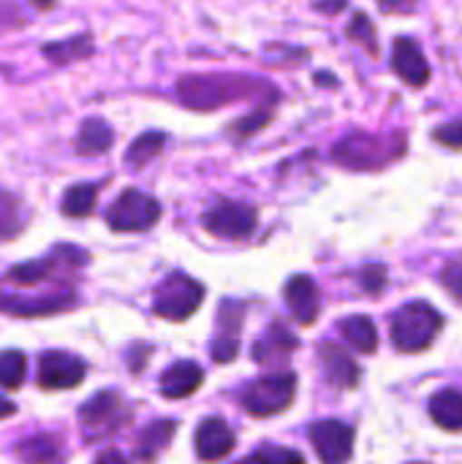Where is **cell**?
Segmentation results:
<instances>
[{"mask_svg":"<svg viewBox=\"0 0 462 464\" xmlns=\"http://www.w3.org/2000/svg\"><path fill=\"white\" fill-rule=\"evenodd\" d=\"M261 87H270V84H261L251 76H229V73H202L199 76L196 73V76H182L177 82V98L188 109L212 111L218 106L248 98Z\"/></svg>","mask_w":462,"mask_h":464,"instance_id":"obj_1","label":"cell"},{"mask_svg":"<svg viewBox=\"0 0 462 464\" xmlns=\"http://www.w3.org/2000/svg\"><path fill=\"white\" fill-rule=\"evenodd\" d=\"M444 326L441 313L428 302H408L392 315V343L403 353H419L433 345Z\"/></svg>","mask_w":462,"mask_h":464,"instance_id":"obj_2","label":"cell"},{"mask_svg":"<svg viewBox=\"0 0 462 464\" xmlns=\"http://www.w3.org/2000/svg\"><path fill=\"white\" fill-rule=\"evenodd\" d=\"M161 220V204L136 190V188H128L123 190L114 204L106 209V223L112 231H120V234H139V231H150L155 223Z\"/></svg>","mask_w":462,"mask_h":464,"instance_id":"obj_3","label":"cell"},{"mask_svg":"<svg viewBox=\"0 0 462 464\" xmlns=\"http://www.w3.org/2000/svg\"><path fill=\"white\" fill-rule=\"evenodd\" d=\"M202 302H204V285L182 272H174L158 285L152 310L166 321H188L202 307Z\"/></svg>","mask_w":462,"mask_h":464,"instance_id":"obj_4","label":"cell"},{"mask_svg":"<svg viewBox=\"0 0 462 464\" xmlns=\"http://www.w3.org/2000/svg\"><path fill=\"white\" fill-rule=\"evenodd\" d=\"M297 392V375L294 372H278V375H264L256 378L245 392H242V405L251 416L267 419L283 413Z\"/></svg>","mask_w":462,"mask_h":464,"instance_id":"obj_5","label":"cell"},{"mask_svg":"<svg viewBox=\"0 0 462 464\" xmlns=\"http://www.w3.org/2000/svg\"><path fill=\"white\" fill-rule=\"evenodd\" d=\"M395 155V141H384L370 133H351L332 147V160L346 169H378Z\"/></svg>","mask_w":462,"mask_h":464,"instance_id":"obj_6","label":"cell"},{"mask_svg":"<svg viewBox=\"0 0 462 464\" xmlns=\"http://www.w3.org/2000/svg\"><path fill=\"white\" fill-rule=\"evenodd\" d=\"M87 264V253L79 250V247H71V245H63V247H54L46 258L41 261H27V264H19L14 269H8V280L16 283V285H41L52 277H57L60 272H74L79 266Z\"/></svg>","mask_w":462,"mask_h":464,"instance_id":"obj_7","label":"cell"},{"mask_svg":"<svg viewBox=\"0 0 462 464\" xmlns=\"http://www.w3.org/2000/svg\"><path fill=\"white\" fill-rule=\"evenodd\" d=\"M128 408L125 402L114 394V392H101L93 400H87L79 411L82 427L87 440H98V438H109L114 430L123 427V421H128Z\"/></svg>","mask_w":462,"mask_h":464,"instance_id":"obj_8","label":"cell"},{"mask_svg":"<svg viewBox=\"0 0 462 464\" xmlns=\"http://www.w3.org/2000/svg\"><path fill=\"white\" fill-rule=\"evenodd\" d=\"M202 223L210 234L221 239H245L256 228V209L251 204L221 198L204 212Z\"/></svg>","mask_w":462,"mask_h":464,"instance_id":"obj_9","label":"cell"},{"mask_svg":"<svg viewBox=\"0 0 462 464\" xmlns=\"http://www.w3.org/2000/svg\"><path fill=\"white\" fill-rule=\"evenodd\" d=\"M354 427L343 421H319L310 427V440L321 464H349L354 457Z\"/></svg>","mask_w":462,"mask_h":464,"instance_id":"obj_10","label":"cell"},{"mask_svg":"<svg viewBox=\"0 0 462 464\" xmlns=\"http://www.w3.org/2000/svg\"><path fill=\"white\" fill-rule=\"evenodd\" d=\"M84 381L82 359L65 351H46L38 362V383L44 389H76Z\"/></svg>","mask_w":462,"mask_h":464,"instance_id":"obj_11","label":"cell"},{"mask_svg":"<svg viewBox=\"0 0 462 464\" xmlns=\"http://www.w3.org/2000/svg\"><path fill=\"white\" fill-rule=\"evenodd\" d=\"M319 364H321V370H324V375H327V381L332 386H338V389H357L359 386L362 370L343 348H338L332 343H324L319 348Z\"/></svg>","mask_w":462,"mask_h":464,"instance_id":"obj_12","label":"cell"},{"mask_svg":"<svg viewBox=\"0 0 462 464\" xmlns=\"http://www.w3.org/2000/svg\"><path fill=\"white\" fill-rule=\"evenodd\" d=\"M234 449V432L221 419H207L196 432V457L202 462H221Z\"/></svg>","mask_w":462,"mask_h":464,"instance_id":"obj_13","label":"cell"},{"mask_svg":"<svg viewBox=\"0 0 462 464\" xmlns=\"http://www.w3.org/2000/svg\"><path fill=\"white\" fill-rule=\"evenodd\" d=\"M392 65L400 73V79H406L414 87H425L430 79V65L425 52L419 49L417 41L411 38H398L395 49H392Z\"/></svg>","mask_w":462,"mask_h":464,"instance_id":"obj_14","label":"cell"},{"mask_svg":"<svg viewBox=\"0 0 462 464\" xmlns=\"http://www.w3.org/2000/svg\"><path fill=\"white\" fill-rule=\"evenodd\" d=\"M286 302H289V310L297 318V324H302V326L316 324L321 304H319V288H316L313 277H308V275L291 277L286 285Z\"/></svg>","mask_w":462,"mask_h":464,"instance_id":"obj_15","label":"cell"},{"mask_svg":"<svg viewBox=\"0 0 462 464\" xmlns=\"http://www.w3.org/2000/svg\"><path fill=\"white\" fill-rule=\"evenodd\" d=\"M204 381V372L193 362H177L161 375V394L169 400H182L191 397Z\"/></svg>","mask_w":462,"mask_h":464,"instance_id":"obj_16","label":"cell"},{"mask_svg":"<svg viewBox=\"0 0 462 464\" xmlns=\"http://www.w3.org/2000/svg\"><path fill=\"white\" fill-rule=\"evenodd\" d=\"M112 144H114V130L106 120L90 117L79 125V136H76L79 155H103Z\"/></svg>","mask_w":462,"mask_h":464,"instance_id":"obj_17","label":"cell"},{"mask_svg":"<svg viewBox=\"0 0 462 464\" xmlns=\"http://www.w3.org/2000/svg\"><path fill=\"white\" fill-rule=\"evenodd\" d=\"M41 54L52 63V65H71L76 60H84L93 54V35H74L68 41H49L41 46Z\"/></svg>","mask_w":462,"mask_h":464,"instance_id":"obj_18","label":"cell"},{"mask_svg":"<svg viewBox=\"0 0 462 464\" xmlns=\"http://www.w3.org/2000/svg\"><path fill=\"white\" fill-rule=\"evenodd\" d=\"M294 348H297V340H294L283 326H272V329L253 345V359H256L259 364H275V362L286 359Z\"/></svg>","mask_w":462,"mask_h":464,"instance_id":"obj_19","label":"cell"},{"mask_svg":"<svg viewBox=\"0 0 462 464\" xmlns=\"http://www.w3.org/2000/svg\"><path fill=\"white\" fill-rule=\"evenodd\" d=\"M430 416L441 430L460 432L462 430V394L457 389H444L430 402Z\"/></svg>","mask_w":462,"mask_h":464,"instance_id":"obj_20","label":"cell"},{"mask_svg":"<svg viewBox=\"0 0 462 464\" xmlns=\"http://www.w3.org/2000/svg\"><path fill=\"white\" fill-rule=\"evenodd\" d=\"M74 304V296H46V299H3L0 310L11 313V315H22V318H33V315H52L60 310H68Z\"/></svg>","mask_w":462,"mask_h":464,"instance_id":"obj_21","label":"cell"},{"mask_svg":"<svg viewBox=\"0 0 462 464\" xmlns=\"http://www.w3.org/2000/svg\"><path fill=\"white\" fill-rule=\"evenodd\" d=\"M338 329H340L343 340L351 348H357L359 353H373L378 348V332H376L373 321L365 318V315H351V318L340 321Z\"/></svg>","mask_w":462,"mask_h":464,"instance_id":"obj_22","label":"cell"},{"mask_svg":"<svg viewBox=\"0 0 462 464\" xmlns=\"http://www.w3.org/2000/svg\"><path fill=\"white\" fill-rule=\"evenodd\" d=\"M174 430H177V424H174V421H158V424H150V427L142 432V438H139L136 457H139L144 464L155 462V457H158L169 443H172Z\"/></svg>","mask_w":462,"mask_h":464,"instance_id":"obj_23","label":"cell"},{"mask_svg":"<svg viewBox=\"0 0 462 464\" xmlns=\"http://www.w3.org/2000/svg\"><path fill=\"white\" fill-rule=\"evenodd\" d=\"M16 457L25 464H54L60 459V440L52 435H35L16 446Z\"/></svg>","mask_w":462,"mask_h":464,"instance_id":"obj_24","label":"cell"},{"mask_svg":"<svg viewBox=\"0 0 462 464\" xmlns=\"http://www.w3.org/2000/svg\"><path fill=\"white\" fill-rule=\"evenodd\" d=\"M25 226H27L25 204L11 193H0V242L19 237L25 231Z\"/></svg>","mask_w":462,"mask_h":464,"instance_id":"obj_25","label":"cell"},{"mask_svg":"<svg viewBox=\"0 0 462 464\" xmlns=\"http://www.w3.org/2000/svg\"><path fill=\"white\" fill-rule=\"evenodd\" d=\"M95 201H98V185H90V182H79L74 188H68L63 193V215L68 218H87L93 209H95Z\"/></svg>","mask_w":462,"mask_h":464,"instance_id":"obj_26","label":"cell"},{"mask_svg":"<svg viewBox=\"0 0 462 464\" xmlns=\"http://www.w3.org/2000/svg\"><path fill=\"white\" fill-rule=\"evenodd\" d=\"M166 144V136L161 130H150V133H142L125 152V163L133 166V169H142L144 163H150Z\"/></svg>","mask_w":462,"mask_h":464,"instance_id":"obj_27","label":"cell"},{"mask_svg":"<svg viewBox=\"0 0 462 464\" xmlns=\"http://www.w3.org/2000/svg\"><path fill=\"white\" fill-rule=\"evenodd\" d=\"M27 375V359L22 351H0V389H19Z\"/></svg>","mask_w":462,"mask_h":464,"instance_id":"obj_28","label":"cell"},{"mask_svg":"<svg viewBox=\"0 0 462 464\" xmlns=\"http://www.w3.org/2000/svg\"><path fill=\"white\" fill-rule=\"evenodd\" d=\"M349 38H354L357 44H362L368 52H378V44H376V30H373V22L365 16V14H357L354 22L349 24Z\"/></svg>","mask_w":462,"mask_h":464,"instance_id":"obj_29","label":"cell"},{"mask_svg":"<svg viewBox=\"0 0 462 464\" xmlns=\"http://www.w3.org/2000/svg\"><path fill=\"white\" fill-rule=\"evenodd\" d=\"M270 117H272V109H270V106H261L259 111H253V114L237 120V122L231 125V136H234V139H248V136H253L256 130H261V125H267Z\"/></svg>","mask_w":462,"mask_h":464,"instance_id":"obj_30","label":"cell"},{"mask_svg":"<svg viewBox=\"0 0 462 464\" xmlns=\"http://www.w3.org/2000/svg\"><path fill=\"white\" fill-rule=\"evenodd\" d=\"M237 351H240V343H237L234 334H221V337L212 343V359H215L218 364L234 362V359H237Z\"/></svg>","mask_w":462,"mask_h":464,"instance_id":"obj_31","label":"cell"},{"mask_svg":"<svg viewBox=\"0 0 462 464\" xmlns=\"http://www.w3.org/2000/svg\"><path fill=\"white\" fill-rule=\"evenodd\" d=\"M436 141H441L444 147H452V150H460L462 147V120L455 122H447L441 128H436Z\"/></svg>","mask_w":462,"mask_h":464,"instance_id":"obj_32","label":"cell"},{"mask_svg":"<svg viewBox=\"0 0 462 464\" xmlns=\"http://www.w3.org/2000/svg\"><path fill=\"white\" fill-rule=\"evenodd\" d=\"M359 283H362V288L368 294H378L384 288V283H387V269L378 266V264L376 266H365L362 275H359Z\"/></svg>","mask_w":462,"mask_h":464,"instance_id":"obj_33","label":"cell"},{"mask_svg":"<svg viewBox=\"0 0 462 464\" xmlns=\"http://www.w3.org/2000/svg\"><path fill=\"white\" fill-rule=\"evenodd\" d=\"M441 283L444 288L462 302V264H449L444 272H441Z\"/></svg>","mask_w":462,"mask_h":464,"instance_id":"obj_34","label":"cell"},{"mask_svg":"<svg viewBox=\"0 0 462 464\" xmlns=\"http://www.w3.org/2000/svg\"><path fill=\"white\" fill-rule=\"evenodd\" d=\"M22 22H25L22 11H19L14 3L0 0V33H3V30H11L14 24H22Z\"/></svg>","mask_w":462,"mask_h":464,"instance_id":"obj_35","label":"cell"},{"mask_svg":"<svg viewBox=\"0 0 462 464\" xmlns=\"http://www.w3.org/2000/svg\"><path fill=\"white\" fill-rule=\"evenodd\" d=\"M267 459L272 464H305V459L297 451H278V449H267L264 451Z\"/></svg>","mask_w":462,"mask_h":464,"instance_id":"obj_36","label":"cell"},{"mask_svg":"<svg viewBox=\"0 0 462 464\" xmlns=\"http://www.w3.org/2000/svg\"><path fill=\"white\" fill-rule=\"evenodd\" d=\"M378 5L384 8V11H395V14H406V11H411L414 5H417V0H378Z\"/></svg>","mask_w":462,"mask_h":464,"instance_id":"obj_37","label":"cell"},{"mask_svg":"<svg viewBox=\"0 0 462 464\" xmlns=\"http://www.w3.org/2000/svg\"><path fill=\"white\" fill-rule=\"evenodd\" d=\"M95 464H128V459H125L120 451H103V454L95 459Z\"/></svg>","mask_w":462,"mask_h":464,"instance_id":"obj_38","label":"cell"},{"mask_svg":"<svg viewBox=\"0 0 462 464\" xmlns=\"http://www.w3.org/2000/svg\"><path fill=\"white\" fill-rule=\"evenodd\" d=\"M316 8L319 11H340V8H346V0H327V3H316Z\"/></svg>","mask_w":462,"mask_h":464,"instance_id":"obj_39","label":"cell"},{"mask_svg":"<svg viewBox=\"0 0 462 464\" xmlns=\"http://www.w3.org/2000/svg\"><path fill=\"white\" fill-rule=\"evenodd\" d=\"M14 413H16V405L0 397V419H8V416H14Z\"/></svg>","mask_w":462,"mask_h":464,"instance_id":"obj_40","label":"cell"},{"mask_svg":"<svg viewBox=\"0 0 462 464\" xmlns=\"http://www.w3.org/2000/svg\"><path fill=\"white\" fill-rule=\"evenodd\" d=\"M237 464H272L270 459H267V454L261 451V454H253V457H248V459H242V462Z\"/></svg>","mask_w":462,"mask_h":464,"instance_id":"obj_41","label":"cell"},{"mask_svg":"<svg viewBox=\"0 0 462 464\" xmlns=\"http://www.w3.org/2000/svg\"><path fill=\"white\" fill-rule=\"evenodd\" d=\"M35 8H41V11H49L52 5H54V0H30Z\"/></svg>","mask_w":462,"mask_h":464,"instance_id":"obj_42","label":"cell"},{"mask_svg":"<svg viewBox=\"0 0 462 464\" xmlns=\"http://www.w3.org/2000/svg\"><path fill=\"white\" fill-rule=\"evenodd\" d=\"M419 464H422V462H419Z\"/></svg>","mask_w":462,"mask_h":464,"instance_id":"obj_43","label":"cell"}]
</instances>
